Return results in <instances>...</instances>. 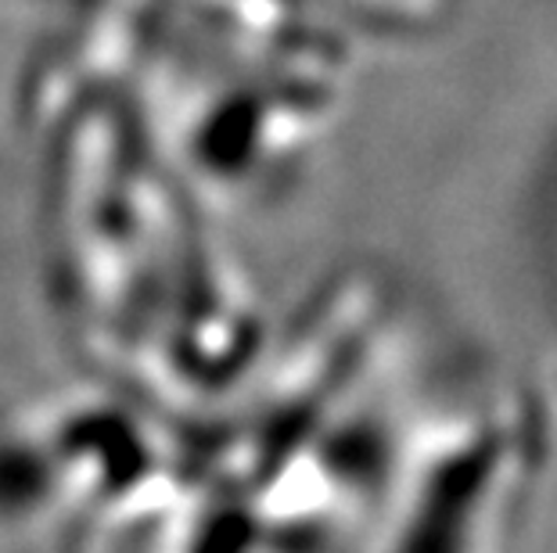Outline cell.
Returning <instances> with one entry per match:
<instances>
[{
    "instance_id": "cell-1",
    "label": "cell",
    "mask_w": 557,
    "mask_h": 553,
    "mask_svg": "<svg viewBox=\"0 0 557 553\" xmlns=\"http://www.w3.org/2000/svg\"><path fill=\"white\" fill-rule=\"evenodd\" d=\"M543 435V399L521 395H490L418 425L374 553H507Z\"/></svg>"
},
{
    "instance_id": "cell-2",
    "label": "cell",
    "mask_w": 557,
    "mask_h": 553,
    "mask_svg": "<svg viewBox=\"0 0 557 553\" xmlns=\"http://www.w3.org/2000/svg\"><path fill=\"white\" fill-rule=\"evenodd\" d=\"M550 399L557 403V374H554V381H550Z\"/></svg>"
}]
</instances>
